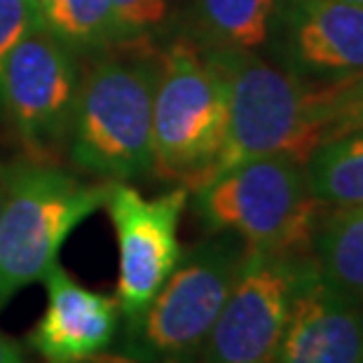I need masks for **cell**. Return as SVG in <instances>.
Here are the masks:
<instances>
[{
    "instance_id": "cell-1",
    "label": "cell",
    "mask_w": 363,
    "mask_h": 363,
    "mask_svg": "<svg viewBox=\"0 0 363 363\" xmlns=\"http://www.w3.org/2000/svg\"><path fill=\"white\" fill-rule=\"evenodd\" d=\"M80 75L66 148L82 172L131 181L152 172V96L162 54L148 35L108 48Z\"/></svg>"
},
{
    "instance_id": "cell-2",
    "label": "cell",
    "mask_w": 363,
    "mask_h": 363,
    "mask_svg": "<svg viewBox=\"0 0 363 363\" xmlns=\"http://www.w3.org/2000/svg\"><path fill=\"white\" fill-rule=\"evenodd\" d=\"M202 52L228 84L225 141L204 185L242 162L265 155H291L307 162L316 145L326 141L314 113L312 84L256 52L206 48Z\"/></svg>"
},
{
    "instance_id": "cell-3",
    "label": "cell",
    "mask_w": 363,
    "mask_h": 363,
    "mask_svg": "<svg viewBox=\"0 0 363 363\" xmlns=\"http://www.w3.org/2000/svg\"><path fill=\"white\" fill-rule=\"evenodd\" d=\"M5 172L0 211V310L43 281L68 235L106 206L111 183H84L50 160H21Z\"/></svg>"
},
{
    "instance_id": "cell-4",
    "label": "cell",
    "mask_w": 363,
    "mask_h": 363,
    "mask_svg": "<svg viewBox=\"0 0 363 363\" xmlns=\"http://www.w3.org/2000/svg\"><path fill=\"white\" fill-rule=\"evenodd\" d=\"M195 213L208 235L233 233L251 249L312 253L323 213L310 192L305 162L265 155L242 162L195 190Z\"/></svg>"
},
{
    "instance_id": "cell-5",
    "label": "cell",
    "mask_w": 363,
    "mask_h": 363,
    "mask_svg": "<svg viewBox=\"0 0 363 363\" xmlns=\"http://www.w3.org/2000/svg\"><path fill=\"white\" fill-rule=\"evenodd\" d=\"M249 244L216 233L183 253L179 265L134 323H127V363H174L197 359L204 340L237 281Z\"/></svg>"
},
{
    "instance_id": "cell-6",
    "label": "cell",
    "mask_w": 363,
    "mask_h": 363,
    "mask_svg": "<svg viewBox=\"0 0 363 363\" xmlns=\"http://www.w3.org/2000/svg\"><path fill=\"white\" fill-rule=\"evenodd\" d=\"M228 84L197 43L162 52L152 96V172L195 192L225 141Z\"/></svg>"
},
{
    "instance_id": "cell-7",
    "label": "cell",
    "mask_w": 363,
    "mask_h": 363,
    "mask_svg": "<svg viewBox=\"0 0 363 363\" xmlns=\"http://www.w3.org/2000/svg\"><path fill=\"white\" fill-rule=\"evenodd\" d=\"M314 272L312 253H274L249 246L197 363H272L296 296Z\"/></svg>"
},
{
    "instance_id": "cell-8",
    "label": "cell",
    "mask_w": 363,
    "mask_h": 363,
    "mask_svg": "<svg viewBox=\"0 0 363 363\" xmlns=\"http://www.w3.org/2000/svg\"><path fill=\"white\" fill-rule=\"evenodd\" d=\"M78 54L35 26L14 45L0 73V106L33 157L64 148L80 87Z\"/></svg>"
},
{
    "instance_id": "cell-9",
    "label": "cell",
    "mask_w": 363,
    "mask_h": 363,
    "mask_svg": "<svg viewBox=\"0 0 363 363\" xmlns=\"http://www.w3.org/2000/svg\"><path fill=\"white\" fill-rule=\"evenodd\" d=\"M188 195L190 190L179 185L155 199H145L122 181L111 183L106 208L120 246V279L115 300L127 323H134L145 312L162 284L179 265L183 256L179 223Z\"/></svg>"
},
{
    "instance_id": "cell-10",
    "label": "cell",
    "mask_w": 363,
    "mask_h": 363,
    "mask_svg": "<svg viewBox=\"0 0 363 363\" xmlns=\"http://www.w3.org/2000/svg\"><path fill=\"white\" fill-rule=\"evenodd\" d=\"M274 35L289 73L333 84L363 73V7L345 0H279Z\"/></svg>"
},
{
    "instance_id": "cell-11",
    "label": "cell",
    "mask_w": 363,
    "mask_h": 363,
    "mask_svg": "<svg viewBox=\"0 0 363 363\" xmlns=\"http://www.w3.org/2000/svg\"><path fill=\"white\" fill-rule=\"evenodd\" d=\"M48 307L28 345L45 363H82L113 345L120 323L118 300L80 286L59 262L43 277Z\"/></svg>"
},
{
    "instance_id": "cell-12",
    "label": "cell",
    "mask_w": 363,
    "mask_h": 363,
    "mask_svg": "<svg viewBox=\"0 0 363 363\" xmlns=\"http://www.w3.org/2000/svg\"><path fill=\"white\" fill-rule=\"evenodd\" d=\"M272 363H363V300L330 286L316 267L296 296Z\"/></svg>"
},
{
    "instance_id": "cell-13",
    "label": "cell",
    "mask_w": 363,
    "mask_h": 363,
    "mask_svg": "<svg viewBox=\"0 0 363 363\" xmlns=\"http://www.w3.org/2000/svg\"><path fill=\"white\" fill-rule=\"evenodd\" d=\"M279 0H192L199 48L256 52L272 40Z\"/></svg>"
},
{
    "instance_id": "cell-14",
    "label": "cell",
    "mask_w": 363,
    "mask_h": 363,
    "mask_svg": "<svg viewBox=\"0 0 363 363\" xmlns=\"http://www.w3.org/2000/svg\"><path fill=\"white\" fill-rule=\"evenodd\" d=\"M312 256L330 286L363 300V206H337L321 213Z\"/></svg>"
},
{
    "instance_id": "cell-15",
    "label": "cell",
    "mask_w": 363,
    "mask_h": 363,
    "mask_svg": "<svg viewBox=\"0 0 363 363\" xmlns=\"http://www.w3.org/2000/svg\"><path fill=\"white\" fill-rule=\"evenodd\" d=\"M307 185L323 206H363V129L323 141L305 162Z\"/></svg>"
},
{
    "instance_id": "cell-16",
    "label": "cell",
    "mask_w": 363,
    "mask_h": 363,
    "mask_svg": "<svg viewBox=\"0 0 363 363\" xmlns=\"http://www.w3.org/2000/svg\"><path fill=\"white\" fill-rule=\"evenodd\" d=\"M40 24L75 52L127 40L111 0H38Z\"/></svg>"
},
{
    "instance_id": "cell-17",
    "label": "cell",
    "mask_w": 363,
    "mask_h": 363,
    "mask_svg": "<svg viewBox=\"0 0 363 363\" xmlns=\"http://www.w3.org/2000/svg\"><path fill=\"white\" fill-rule=\"evenodd\" d=\"M312 101L326 141L363 129V73L321 87L312 84Z\"/></svg>"
},
{
    "instance_id": "cell-18",
    "label": "cell",
    "mask_w": 363,
    "mask_h": 363,
    "mask_svg": "<svg viewBox=\"0 0 363 363\" xmlns=\"http://www.w3.org/2000/svg\"><path fill=\"white\" fill-rule=\"evenodd\" d=\"M35 26H43L38 0H0V73L7 54Z\"/></svg>"
},
{
    "instance_id": "cell-19",
    "label": "cell",
    "mask_w": 363,
    "mask_h": 363,
    "mask_svg": "<svg viewBox=\"0 0 363 363\" xmlns=\"http://www.w3.org/2000/svg\"><path fill=\"white\" fill-rule=\"evenodd\" d=\"M125 38H145L167 17V0H111Z\"/></svg>"
},
{
    "instance_id": "cell-20",
    "label": "cell",
    "mask_w": 363,
    "mask_h": 363,
    "mask_svg": "<svg viewBox=\"0 0 363 363\" xmlns=\"http://www.w3.org/2000/svg\"><path fill=\"white\" fill-rule=\"evenodd\" d=\"M0 363H26L21 347L5 333H0Z\"/></svg>"
},
{
    "instance_id": "cell-21",
    "label": "cell",
    "mask_w": 363,
    "mask_h": 363,
    "mask_svg": "<svg viewBox=\"0 0 363 363\" xmlns=\"http://www.w3.org/2000/svg\"><path fill=\"white\" fill-rule=\"evenodd\" d=\"M3 202H5V172L0 167V211H3Z\"/></svg>"
},
{
    "instance_id": "cell-22",
    "label": "cell",
    "mask_w": 363,
    "mask_h": 363,
    "mask_svg": "<svg viewBox=\"0 0 363 363\" xmlns=\"http://www.w3.org/2000/svg\"><path fill=\"white\" fill-rule=\"evenodd\" d=\"M345 3H352V5H359V7H363V0H345Z\"/></svg>"
},
{
    "instance_id": "cell-23",
    "label": "cell",
    "mask_w": 363,
    "mask_h": 363,
    "mask_svg": "<svg viewBox=\"0 0 363 363\" xmlns=\"http://www.w3.org/2000/svg\"><path fill=\"white\" fill-rule=\"evenodd\" d=\"M174 363H197V359H192V361H174Z\"/></svg>"
},
{
    "instance_id": "cell-24",
    "label": "cell",
    "mask_w": 363,
    "mask_h": 363,
    "mask_svg": "<svg viewBox=\"0 0 363 363\" xmlns=\"http://www.w3.org/2000/svg\"><path fill=\"white\" fill-rule=\"evenodd\" d=\"M82 363H84V361H82ZM125 363H127V361H125Z\"/></svg>"
}]
</instances>
